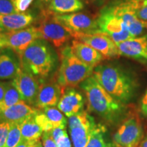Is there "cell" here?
<instances>
[{"instance_id":"obj_44","label":"cell","mask_w":147,"mask_h":147,"mask_svg":"<svg viewBox=\"0 0 147 147\" xmlns=\"http://www.w3.org/2000/svg\"><path fill=\"white\" fill-rule=\"evenodd\" d=\"M97 1H102V0H97Z\"/></svg>"},{"instance_id":"obj_5","label":"cell","mask_w":147,"mask_h":147,"mask_svg":"<svg viewBox=\"0 0 147 147\" xmlns=\"http://www.w3.org/2000/svg\"><path fill=\"white\" fill-rule=\"evenodd\" d=\"M38 28L40 38L51 42L57 48L62 47L72 37L70 30L58 21L55 14L49 10L44 13Z\"/></svg>"},{"instance_id":"obj_45","label":"cell","mask_w":147,"mask_h":147,"mask_svg":"<svg viewBox=\"0 0 147 147\" xmlns=\"http://www.w3.org/2000/svg\"><path fill=\"white\" fill-rule=\"evenodd\" d=\"M146 59V60H147V57H146V59Z\"/></svg>"},{"instance_id":"obj_23","label":"cell","mask_w":147,"mask_h":147,"mask_svg":"<svg viewBox=\"0 0 147 147\" xmlns=\"http://www.w3.org/2000/svg\"><path fill=\"white\" fill-rule=\"evenodd\" d=\"M22 138L39 141L42 135V129L36 122L34 116L29 117L21 123Z\"/></svg>"},{"instance_id":"obj_22","label":"cell","mask_w":147,"mask_h":147,"mask_svg":"<svg viewBox=\"0 0 147 147\" xmlns=\"http://www.w3.org/2000/svg\"><path fill=\"white\" fill-rule=\"evenodd\" d=\"M85 147H115V145L113 141L110 140L105 127L97 124Z\"/></svg>"},{"instance_id":"obj_29","label":"cell","mask_w":147,"mask_h":147,"mask_svg":"<svg viewBox=\"0 0 147 147\" xmlns=\"http://www.w3.org/2000/svg\"><path fill=\"white\" fill-rule=\"evenodd\" d=\"M10 128V123L0 121V147H5L7 137H8Z\"/></svg>"},{"instance_id":"obj_17","label":"cell","mask_w":147,"mask_h":147,"mask_svg":"<svg viewBox=\"0 0 147 147\" xmlns=\"http://www.w3.org/2000/svg\"><path fill=\"white\" fill-rule=\"evenodd\" d=\"M73 53L80 61L91 67H95L104 59V56L83 42L75 39L71 42Z\"/></svg>"},{"instance_id":"obj_9","label":"cell","mask_w":147,"mask_h":147,"mask_svg":"<svg viewBox=\"0 0 147 147\" xmlns=\"http://www.w3.org/2000/svg\"><path fill=\"white\" fill-rule=\"evenodd\" d=\"M75 39L83 42L101 53L105 59L115 58L119 56L117 45L111 38L102 33L81 34L71 32Z\"/></svg>"},{"instance_id":"obj_26","label":"cell","mask_w":147,"mask_h":147,"mask_svg":"<svg viewBox=\"0 0 147 147\" xmlns=\"http://www.w3.org/2000/svg\"><path fill=\"white\" fill-rule=\"evenodd\" d=\"M131 7L136 15L143 23H147V0H125Z\"/></svg>"},{"instance_id":"obj_24","label":"cell","mask_w":147,"mask_h":147,"mask_svg":"<svg viewBox=\"0 0 147 147\" xmlns=\"http://www.w3.org/2000/svg\"><path fill=\"white\" fill-rule=\"evenodd\" d=\"M22 100L19 92L12 84V82H7L4 96L0 102V113Z\"/></svg>"},{"instance_id":"obj_36","label":"cell","mask_w":147,"mask_h":147,"mask_svg":"<svg viewBox=\"0 0 147 147\" xmlns=\"http://www.w3.org/2000/svg\"><path fill=\"white\" fill-rule=\"evenodd\" d=\"M141 111L143 115L147 118V90L145 92L142 100L141 101Z\"/></svg>"},{"instance_id":"obj_7","label":"cell","mask_w":147,"mask_h":147,"mask_svg":"<svg viewBox=\"0 0 147 147\" xmlns=\"http://www.w3.org/2000/svg\"><path fill=\"white\" fill-rule=\"evenodd\" d=\"M143 137L142 126L136 117H129L123 122L113 136L115 147H138Z\"/></svg>"},{"instance_id":"obj_34","label":"cell","mask_w":147,"mask_h":147,"mask_svg":"<svg viewBox=\"0 0 147 147\" xmlns=\"http://www.w3.org/2000/svg\"><path fill=\"white\" fill-rule=\"evenodd\" d=\"M57 147H71L70 140L66 132L56 142Z\"/></svg>"},{"instance_id":"obj_4","label":"cell","mask_w":147,"mask_h":147,"mask_svg":"<svg viewBox=\"0 0 147 147\" xmlns=\"http://www.w3.org/2000/svg\"><path fill=\"white\" fill-rule=\"evenodd\" d=\"M61 64L57 82L61 88H74L92 76L94 67L80 61L73 53L71 47L66 45L60 51Z\"/></svg>"},{"instance_id":"obj_27","label":"cell","mask_w":147,"mask_h":147,"mask_svg":"<svg viewBox=\"0 0 147 147\" xmlns=\"http://www.w3.org/2000/svg\"><path fill=\"white\" fill-rule=\"evenodd\" d=\"M21 124L17 123H10V128L7 137L5 147H15L21 139Z\"/></svg>"},{"instance_id":"obj_11","label":"cell","mask_w":147,"mask_h":147,"mask_svg":"<svg viewBox=\"0 0 147 147\" xmlns=\"http://www.w3.org/2000/svg\"><path fill=\"white\" fill-rule=\"evenodd\" d=\"M7 49L21 55L35 40L40 38L38 27L32 26L20 30L3 33Z\"/></svg>"},{"instance_id":"obj_6","label":"cell","mask_w":147,"mask_h":147,"mask_svg":"<svg viewBox=\"0 0 147 147\" xmlns=\"http://www.w3.org/2000/svg\"><path fill=\"white\" fill-rule=\"evenodd\" d=\"M96 20L100 32L108 36L116 44L133 38L124 22L105 8L101 10Z\"/></svg>"},{"instance_id":"obj_10","label":"cell","mask_w":147,"mask_h":147,"mask_svg":"<svg viewBox=\"0 0 147 147\" xmlns=\"http://www.w3.org/2000/svg\"><path fill=\"white\" fill-rule=\"evenodd\" d=\"M58 21L70 30V32L81 34L101 33L97 20L93 19L87 14L81 12L66 14H55Z\"/></svg>"},{"instance_id":"obj_38","label":"cell","mask_w":147,"mask_h":147,"mask_svg":"<svg viewBox=\"0 0 147 147\" xmlns=\"http://www.w3.org/2000/svg\"><path fill=\"white\" fill-rule=\"evenodd\" d=\"M7 82H0V102L2 100L3 96H4L5 89H6Z\"/></svg>"},{"instance_id":"obj_28","label":"cell","mask_w":147,"mask_h":147,"mask_svg":"<svg viewBox=\"0 0 147 147\" xmlns=\"http://www.w3.org/2000/svg\"><path fill=\"white\" fill-rule=\"evenodd\" d=\"M34 119L38 125L41 127L43 132L51 131V130L54 129L53 124L49 120V119L47 118L44 112L42 113V112L38 111V113L34 115Z\"/></svg>"},{"instance_id":"obj_31","label":"cell","mask_w":147,"mask_h":147,"mask_svg":"<svg viewBox=\"0 0 147 147\" xmlns=\"http://www.w3.org/2000/svg\"><path fill=\"white\" fill-rule=\"evenodd\" d=\"M16 12H25L29 8L34 0H11Z\"/></svg>"},{"instance_id":"obj_12","label":"cell","mask_w":147,"mask_h":147,"mask_svg":"<svg viewBox=\"0 0 147 147\" xmlns=\"http://www.w3.org/2000/svg\"><path fill=\"white\" fill-rule=\"evenodd\" d=\"M11 82L19 92L24 102L30 105L36 104L40 84L35 76L21 67Z\"/></svg>"},{"instance_id":"obj_19","label":"cell","mask_w":147,"mask_h":147,"mask_svg":"<svg viewBox=\"0 0 147 147\" xmlns=\"http://www.w3.org/2000/svg\"><path fill=\"white\" fill-rule=\"evenodd\" d=\"M21 68V63L9 52L0 54V79H13Z\"/></svg>"},{"instance_id":"obj_18","label":"cell","mask_w":147,"mask_h":147,"mask_svg":"<svg viewBox=\"0 0 147 147\" xmlns=\"http://www.w3.org/2000/svg\"><path fill=\"white\" fill-rule=\"evenodd\" d=\"M34 21V16L26 12L0 16V25L5 32L25 29L30 26Z\"/></svg>"},{"instance_id":"obj_25","label":"cell","mask_w":147,"mask_h":147,"mask_svg":"<svg viewBox=\"0 0 147 147\" xmlns=\"http://www.w3.org/2000/svg\"><path fill=\"white\" fill-rule=\"evenodd\" d=\"M44 113L53 124L54 128L59 127H66L67 120L61 112L55 106L45 108L44 109Z\"/></svg>"},{"instance_id":"obj_13","label":"cell","mask_w":147,"mask_h":147,"mask_svg":"<svg viewBox=\"0 0 147 147\" xmlns=\"http://www.w3.org/2000/svg\"><path fill=\"white\" fill-rule=\"evenodd\" d=\"M84 101L81 93L74 88H65L62 92L59 102L57 104L58 109L67 117L76 115L83 110Z\"/></svg>"},{"instance_id":"obj_16","label":"cell","mask_w":147,"mask_h":147,"mask_svg":"<svg viewBox=\"0 0 147 147\" xmlns=\"http://www.w3.org/2000/svg\"><path fill=\"white\" fill-rule=\"evenodd\" d=\"M37 113L38 110L22 100L0 113V121H6L10 123H17L21 124Z\"/></svg>"},{"instance_id":"obj_33","label":"cell","mask_w":147,"mask_h":147,"mask_svg":"<svg viewBox=\"0 0 147 147\" xmlns=\"http://www.w3.org/2000/svg\"><path fill=\"white\" fill-rule=\"evenodd\" d=\"M50 132L51 136H52L53 140H54L55 142H56L64 134L67 132V131H66V127L63 126L54 128L53 129L51 130Z\"/></svg>"},{"instance_id":"obj_30","label":"cell","mask_w":147,"mask_h":147,"mask_svg":"<svg viewBox=\"0 0 147 147\" xmlns=\"http://www.w3.org/2000/svg\"><path fill=\"white\" fill-rule=\"evenodd\" d=\"M16 13L11 0H0V16Z\"/></svg>"},{"instance_id":"obj_41","label":"cell","mask_w":147,"mask_h":147,"mask_svg":"<svg viewBox=\"0 0 147 147\" xmlns=\"http://www.w3.org/2000/svg\"><path fill=\"white\" fill-rule=\"evenodd\" d=\"M4 32H5L4 29H3V27H1V25H0V34H3V33H4Z\"/></svg>"},{"instance_id":"obj_43","label":"cell","mask_w":147,"mask_h":147,"mask_svg":"<svg viewBox=\"0 0 147 147\" xmlns=\"http://www.w3.org/2000/svg\"><path fill=\"white\" fill-rule=\"evenodd\" d=\"M145 24H146V28L147 29V23H145Z\"/></svg>"},{"instance_id":"obj_39","label":"cell","mask_w":147,"mask_h":147,"mask_svg":"<svg viewBox=\"0 0 147 147\" xmlns=\"http://www.w3.org/2000/svg\"><path fill=\"white\" fill-rule=\"evenodd\" d=\"M140 147H147V135L141 141L140 144Z\"/></svg>"},{"instance_id":"obj_20","label":"cell","mask_w":147,"mask_h":147,"mask_svg":"<svg viewBox=\"0 0 147 147\" xmlns=\"http://www.w3.org/2000/svg\"><path fill=\"white\" fill-rule=\"evenodd\" d=\"M83 8L81 0H51L49 5V10L55 14L74 13Z\"/></svg>"},{"instance_id":"obj_42","label":"cell","mask_w":147,"mask_h":147,"mask_svg":"<svg viewBox=\"0 0 147 147\" xmlns=\"http://www.w3.org/2000/svg\"><path fill=\"white\" fill-rule=\"evenodd\" d=\"M40 1H43V2H50V1H51V0H40Z\"/></svg>"},{"instance_id":"obj_1","label":"cell","mask_w":147,"mask_h":147,"mask_svg":"<svg viewBox=\"0 0 147 147\" xmlns=\"http://www.w3.org/2000/svg\"><path fill=\"white\" fill-rule=\"evenodd\" d=\"M93 75L115 100L127 104L133 100L137 89L134 76L119 66L113 64L98 65Z\"/></svg>"},{"instance_id":"obj_8","label":"cell","mask_w":147,"mask_h":147,"mask_svg":"<svg viewBox=\"0 0 147 147\" xmlns=\"http://www.w3.org/2000/svg\"><path fill=\"white\" fill-rule=\"evenodd\" d=\"M104 8L124 22L133 38L140 36L146 29V24L138 18L133 9L125 0H114Z\"/></svg>"},{"instance_id":"obj_15","label":"cell","mask_w":147,"mask_h":147,"mask_svg":"<svg viewBox=\"0 0 147 147\" xmlns=\"http://www.w3.org/2000/svg\"><path fill=\"white\" fill-rule=\"evenodd\" d=\"M116 45L119 55L144 59L147 57V35L129 38Z\"/></svg>"},{"instance_id":"obj_14","label":"cell","mask_w":147,"mask_h":147,"mask_svg":"<svg viewBox=\"0 0 147 147\" xmlns=\"http://www.w3.org/2000/svg\"><path fill=\"white\" fill-rule=\"evenodd\" d=\"M62 95L61 87L57 82H43L40 85L35 105L39 109H45L58 104Z\"/></svg>"},{"instance_id":"obj_2","label":"cell","mask_w":147,"mask_h":147,"mask_svg":"<svg viewBox=\"0 0 147 147\" xmlns=\"http://www.w3.org/2000/svg\"><path fill=\"white\" fill-rule=\"evenodd\" d=\"M80 87L87 97L88 110L110 123L119 121L125 113V106L113 98L99 83L93 75Z\"/></svg>"},{"instance_id":"obj_37","label":"cell","mask_w":147,"mask_h":147,"mask_svg":"<svg viewBox=\"0 0 147 147\" xmlns=\"http://www.w3.org/2000/svg\"><path fill=\"white\" fill-rule=\"evenodd\" d=\"M5 49H7V46L3 33V34H0V54L3 52Z\"/></svg>"},{"instance_id":"obj_32","label":"cell","mask_w":147,"mask_h":147,"mask_svg":"<svg viewBox=\"0 0 147 147\" xmlns=\"http://www.w3.org/2000/svg\"><path fill=\"white\" fill-rule=\"evenodd\" d=\"M42 143L43 147H57L55 141L51 136V132H44L42 134Z\"/></svg>"},{"instance_id":"obj_3","label":"cell","mask_w":147,"mask_h":147,"mask_svg":"<svg viewBox=\"0 0 147 147\" xmlns=\"http://www.w3.org/2000/svg\"><path fill=\"white\" fill-rule=\"evenodd\" d=\"M23 69L42 79L47 78L56 64V54L45 40L37 39L20 55Z\"/></svg>"},{"instance_id":"obj_21","label":"cell","mask_w":147,"mask_h":147,"mask_svg":"<svg viewBox=\"0 0 147 147\" xmlns=\"http://www.w3.org/2000/svg\"><path fill=\"white\" fill-rule=\"evenodd\" d=\"M95 121L69 129L74 147H85L89 142L92 131L96 126Z\"/></svg>"},{"instance_id":"obj_40","label":"cell","mask_w":147,"mask_h":147,"mask_svg":"<svg viewBox=\"0 0 147 147\" xmlns=\"http://www.w3.org/2000/svg\"><path fill=\"white\" fill-rule=\"evenodd\" d=\"M33 147H43V146H42V142H40V140H39L34 144V146Z\"/></svg>"},{"instance_id":"obj_35","label":"cell","mask_w":147,"mask_h":147,"mask_svg":"<svg viewBox=\"0 0 147 147\" xmlns=\"http://www.w3.org/2000/svg\"><path fill=\"white\" fill-rule=\"evenodd\" d=\"M37 142L38 141L29 140L24 139L21 138L20 142L18 143L15 147H33Z\"/></svg>"}]
</instances>
